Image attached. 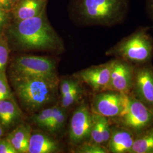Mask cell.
Wrapping results in <instances>:
<instances>
[{
	"mask_svg": "<svg viewBox=\"0 0 153 153\" xmlns=\"http://www.w3.org/2000/svg\"><path fill=\"white\" fill-rule=\"evenodd\" d=\"M48 0H19L11 9V20L17 22L38 16L46 11Z\"/></svg>",
	"mask_w": 153,
	"mask_h": 153,
	"instance_id": "obj_13",
	"label": "cell"
},
{
	"mask_svg": "<svg viewBox=\"0 0 153 153\" xmlns=\"http://www.w3.org/2000/svg\"><path fill=\"white\" fill-rule=\"evenodd\" d=\"M7 32L12 44L21 51L58 53L64 50L63 41L51 25L46 11L38 16L12 22Z\"/></svg>",
	"mask_w": 153,
	"mask_h": 153,
	"instance_id": "obj_1",
	"label": "cell"
},
{
	"mask_svg": "<svg viewBox=\"0 0 153 153\" xmlns=\"http://www.w3.org/2000/svg\"><path fill=\"white\" fill-rule=\"evenodd\" d=\"M31 127L27 123H22L7 136L6 140L11 143L17 153H28Z\"/></svg>",
	"mask_w": 153,
	"mask_h": 153,
	"instance_id": "obj_16",
	"label": "cell"
},
{
	"mask_svg": "<svg viewBox=\"0 0 153 153\" xmlns=\"http://www.w3.org/2000/svg\"><path fill=\"white\" fill-rule=\"evenodd\" d=\"M53 111V107L44 108L40 110L37 114L33 115V122L40 128L45 131L52 116Z\"/></svg>",
	"mask_w": 153,
	"mask_h": 153,
	"instance_id": "obj_20",
	"label": "cell"
},
{
	"mask_svg": "<svg viewBox=\"0 0 153 153\" xmlns=\"http://www.w3.org/2000/svg\"><path fill=\"white\" fill-rule=\"evenodd\" d=\"M11 75L53 77L57 76L55 60L47 56L22 55L11 63Z\"/></svg>",
	"mask_w": 153,
	"mask_h": 153,
	"instance_id": "obj_6",
	"label": "cell"
},
{
	"mask_svg": "<svg viewBox=\"0 0 153 153\" xmlns=\"http://www.w3.org/2000/svg\"><path fill=\"white\" fill-rule=\"evenodd\" d=\"M13 98L5 71L0 72V100Z\"/></svg>",
	"mask_w": 153,
	"mask_h": 153,
	"instance_id": "obj_26",
	"label": "cell"
},
{
	"mask_svg": "<svg viewBox=\"0 0 153 153\" xmlns=\"http://www.w3.org/2000/svg\"><path fill=\"white\" fill-rule=\"evenodd\" d=\"M0 153H17L6 138L0 139Z\"/></svg>",
	"mask_w": 153,
	"mask_h": 153,
	"instance_id": "obj_28",
	"label": "cell"
},
{
	"mask_svg": "<svg viewBox=\"0 0 153 153\" xmlns=\"http://www.w3.org/2000/svg\"><path fill=\"white\" fill-rule=\"evenodd\" d=\"M11 20V13L0 7V35L10 24Z\"/></svg>",
	"mask_w": 153,
	"mask_h": 153,
	"instance_id": "obj_27",
	"label": "cell"
},
{
	"mask_svg": "<svg viewBox=\"0 0 153 153\" xmlns=\"http://www.w3.org/2000/svg\"><path fill=\"white\" fill-rule=\"evenodd\" d=\"M93 124V112L85 102H82L73 112L70 121L69 138L71 145L77 146L89 140Z\"/></svg>",
	"mask_w": 153,
	"mask_h": 153,
	"instance_id": "obj_8",
	"label": "cell"
},
{
	"mask_svg": "<svg viewBox=\"0 0 153 153\" xmlns=\"http://www.w3.org/2000/svg\"><path fill=\"white\" fill-rule=\"evenodd\" d=\"M19 0H11V2H12V4H13V6L16 3V2H18Z\"/></svg>",
	"mask_w": 153,
	"mask_h": 153,
	"instance_id": "obj_32",
	"label": "cell"
},
{
	"mask_svg": "<svg viewBox=\"0 0 153 153\" xmlns=\"http://www.w3.org/2000/svg\"><path fill=\"white\" fill-rule=\"evenodd\" d=\"M130 153H153V126L136 136Z\"/></svg>",
	"mask_w": 153,
	"mask_h": 153,
	"instance_id": "obj_17",
	"label": "cell"
},
{
	"mask_svg": "<svg viewBox=\"0 0 153 153\" xmlns=\"http://www.w3.org/2000/svg\"><path fill=\"white\" fill-rule=\"evenodd\" d=\"M135 134L126 128L112 124L111 137L107 148L109 153H130Z\"/></svg>",
	"mask_w": 153,
	"mask_h": 153,
	"instance_id": "obj_12",
	"label": "cell"
},
{
	"mask_svg": "<svg viewBox=\"0 0 153 153\" xmlns=\"http://www.w3.org/2000/svg\"><path fill=\"white\" fill-rule=\"evenodd\" d=\"M9 45L8 39L2 33L0 35V72L5 71L9 56Z\"/></svg>",
	"mask_w": 153,
	"mask_h": 153,
	"instance_id": "obj_22",
	"label": "cell"
},
{
	"mask_svg": "<svg viewBox=\"0 0 153 153\" xmlns=\"http://www.w3.org/2000/svg\"><path fill=\"white\" fill-rule=\"evenodd\" d=\"M83 94L84 89L81 85L71 91V92L61 96L60 105L64 109L69 108L81 100L83 96Z\"/></svg>",
	"mask_w": 153,
	"mask_h": 153,
	"instance_id": "obj_19",
	"label": "cell"
},
{
	"mask_svg": "<svg viewBox=\"0 0 153 153\" xmlns=\"http://www.w3.org/2000/svg\"><path fill=\"white\" fill-rule=\"evenodd\" d=\"M109 84L107 90L129 94L133 87L134 65L118 58H113Z\"/></svg>",
	"mask_w": 153,
	"mask_h": 153,
	"instance_id": "obj_11",
	"label": "cell"
},
{
	"mask_svg": "<svg viewBox=\"0 0 153 153\" xmlns=\"http://www.w3.org/2000/svg\"><path fill=\"white\" fill-rule=\"evenodd\" d=\"M150 28L140 26L105 52V55L120 59L134 65L152 63L153 38Z\"/></svg>",
	"mask_w": 153,
	"mask_h": 153,
	"instance_id": "obj_4",
	"label": "cell"
},
{
	"mask_svg": "<svg viewBox=\"0 0 153 153\" xmlns=\"http://www.w3.org/2000/svg\"><path fill=\"white\" fill-rule=\"evenodd\" d=\"M66 115L65 109L59 105L54 106L52 116L48 124L45 131L53 134L60 131L65 126Z\"/></svg>",
	"mask_w": 153,
	"mask_h": 153,
	"instance_id": "obj_18",
	"label": "cell"
},
{
	"mask_svg": "<svg viewBox=\"0 0 153 153\" xmlns=\"http://www.w3.org/2000/svg\"><path fill=\"white\" fill-rule=\"evenodd\" d=\"M74 152L77 153H109L108 149L102 145L86 141L76 146Z\"/></svg>",
	"mask_w": 153,
	"mask_h": 153,
	"instance_id": "obj_21",
	"label": "cell"
},
{
	"mask_svg": "<svg viewBox=\"0 0 153 153\" xmlns=\"http://www.w3.org/2000/svg\"><path fill=\"white\" fill-rule=\"evenodd\" d=\"M145 6L146 14L153 25V0H145Z\"/></svg>",
	"mask_w": 153,
	"mask_h": 153,
	"instance_id": "obj_29",
	"label": "cell"
},
{
	"mask_svg": "<svg viewBox=\"0 0 153 153\" xmlns=\"http://www.w3.org/2000/svg\"><path fill=\"white\" fill-rule=\"evenodd\" d=\"M60 150L59 143L55 139L43 132L32 131L28 153H53Z\"/></svg>",
	"mask_w": 153,
	"mask_h": 153,
	"instance_id": "obj_15",
	"label": "cell"
},
{
	"mask_svg": "<svg viewBox=\"0 0 153 153\" xmlns=\"http://www.w3.org/2000/svg\"><path fill=\"white\" fill-rule=\"evenodd\" d=\"M129 9L130 0H71L69 5L71 19L82 26L121 25Z\"/></svg>",
	"mask_w": 153,
	"mask_h": 153,
	"instance_id": "obj_2",
	"label": "cell"
},
{
	"mask_svg": "<svg viewBox=\"0 0 153 153\" xmlns=\"http://www.w3.org/2000/svg\"><path fill=\"white\" fill-rule=\"evenodd\" d=\"M109 120L112 124L126 128L136 136L153 126V112L131 94H129L128 104L124 112L120 116Z\"/></svg>",
	"mask_w": 153,
	"mask_h": 153,
	"instance_id": "obj_5",
	"label": "cell"
},
{
	"mask_svg": "<svg viewBox=\"0 0 153 153\" xmlns=\"http://www.w3.org/2000/svg\"><path fill=\"white\" fill-rule=\"evenodd\" d=\"M99 120L101 126L103 145L107 148L111 137L112 123L108 118L101 115H99Z\"/></svg>",
	"mask_w": 153,
	"mask_h": 153,
	"instance_id": "obj_25",
	"label": "cell"
},
{
	"mask_svg": "<svg viewBox=\"0 0 153 153\" xmlns=\"http://www.w3.org/2000/svg\"><path fill=\"white\" fill-rule=\"evenodd\" d=\"M81 85V82L76 77L73 78H65L63 79L59 83V90L60 93L61 97L71 92V91Z\"/></svg>",
	"mask_w": 153,
	"mask_h": 153,
	"instance_id": "obj_24",
	"label": "cell"
},
{
	"mask_svg": "<svg viewBox=\"0 0 153 153\" xmlns=\"http://www.w3.org/2000/svg\"><path fill=\"white\" fill-rule=\"evenodd\" d=\"M0 7L7 11L10 12L13 7L11 0H0Z\"/></svg>",
	"mask_w": 153,
	"mask_h": 153,
	"instance_id": "obj_30",
	"label": "cell"
},
{
	"mask_svg": "<svg viewBox=\"0 0 153 153\" xmlns=\"http://www.w3.org/2000/svg\"><path fill=\"white\" fill-rule=\"evenodd\" d=\"M131 94L153 112V65L152 63L134 66Z\"/></svg>",
	"mask_w": 153,
	"mask_h": 153,
	"instance_id": "obj_9",
	"label": "cell"
},
{
	"mask_svg": "<svg viewBox=\"0 0 153 153\" xmlns=\"http://www.w3.org/2000/svg\"><path fill=\"white\" fill-rule=\"evenodd\" d=\"M11 84L22 107L36 112L52 103L59 92L58 76L39 77L11 75Z\"/></svg>",
	"mask_w": 153,
	"mask_h": 153,
	"instance_id": "obj_3",
	"label": "cell"
},
{
	"mask_svg": "<svg viewBox=\"0 0 153 153\" xmlns=\"http://www.w3.org/2000/svg\"><path fill=\"white\" fill-rule=\"evenodd\" d=\"M23 114L14 99L0 100V123L4 129H9L20 124Z\"/></svg>",
	"mask_w": 153,
	"mask_h": 153,
	"instance_id": "obj_14",
	"label": "cell"
},
{
	"mask_svg": "<svg viewBox=\"0 0 153 153\" xmlns=\"http://www.w3.org/2000/svg\"><path fill=\"white\" fill-rule=\"evenodd\" d=\"M4 128L2 127V126L0 123V139H1V137H2L3 136V134H4Z\"/></svg>",
	"mask_w": 153,
	"mask_h": 153,
	"instance_id": "obj_31",
	"label": "cell"
},
{
	"mask_svg": "<svg viewBox=\"0 0 153 153\" xmlns=\"http://www.w3.org/2000/svg\"><path fill=\"white\" fill-rule=\"evenodd\" d=\"M129 94L112 90L95 93L91 102L92 112L109 119L120 116L125 111Z\"/></svg>",
	"mask_w": 153,
	"mask_h": 153,
	"instance_id": "obj_7",
	"label": "cell"
},
{
	"mask_svg": "<svg viewBox=\"0 0 153 153\" xmlns=\"http://www.w3.org/2000/svg\"><path fill=\"white\" fill-rule=\"evenodd\" d=\"M88 141L103 145L101 126L99 115L93 112V124L90 131V138Z\"/></svg>",
	"mask_w": 153,
	"mask_h": 153,
	"instance_id": "obj_23",
	"label": "cell"
},
{
	"mask_svg": "<svg viewBox=\"0 0 153 153\" xmlns=\"http://www.w3.org/2000/svg\"><path fill=\"white\" fill-rule=\"evenodd\" d=\"M114 59L98 65L91 66L77 72L74 77L91 88L95 93L107 90Z\"/></svg>",
	"mask_w": 153,
	"mask_h": 153,
	"instance_id": "obj_10",
	"label": "cell"
}]
</instances>
